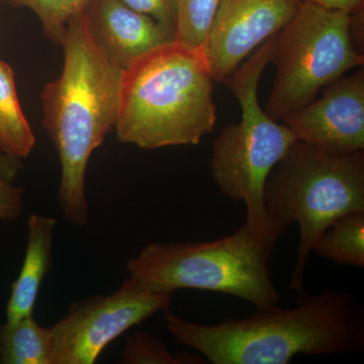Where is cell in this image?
I'll return each mask as SVG.
<instances>
[{"instance_id":"cell-5","label":"cell","mask_w":364,"mask_h":364,"mask_svg":"<svg viewBox=\"0 0 364 364\" xmlns=\"http://www.w3.org/2000/svg\"><path fill=\"white\" fill-rule=\"evenodd\" d=\"M264 203L277 236L291 223L299 224L289 289L301 293L306 260L318 236L342 215L364 212V150L330 155L296 140L267 177Z\"/></svg>"},{"instance_id":"cell-10","label":"cell","mask_w":364,"mask_h":364,"mask_svg":"<svg viewBox=\"0 0 364 364\" xmlns=\"http://www.w3.org/2000/svg\"><path fill=\"white\" fill-rule=\"evenodd\" d=\"M296 140L330 155L364 150V69L341 76L306 107L282 117Z\"/></svg>"},{"instance_id":"cell-9","label":"cell","mask_w":364,"mask_h":364,"mask_svg":"<svg viewBox=\"0 0 364 364\" xmlns=\"http://www.w3.org/2000/svg\"><path fill=\"white\" fill-rule=\"evenodd\" d=\"M303 0H221L203 52L213 78L225 80L258 46L279 33Z\"/></svg>"},{"instance_id":"cell-3","label":"cell","mask_w":364,"mask_h":364,"mask_svg":"<svg viewBox=\"0 0 364 364\" xmlns=\"http://www.w3.org/2000/svg\"><path fill=\"white\" fill-rule=\"evenodd\" d=\"M202 48L172 41L139 57L122 76L114 128L141 149L198 145L214 129V83Z\"/></svg>"},{"instance_id":"cell-2","label":"cell","mask_w":364,"mask_h":364,"mask_svg":"<svg viewBox=\"0 0 364 364\" xmlns=\"http://www.w3.org/2000/svg\"><path fill=\"white\" fill-rule=\"evenodd\" d=\"M60 46L63 68L43 90L42 124L61 164L60 210L67 222L83 226L88 222L86 169L114 128L124 70L100 51L83 13L72 16Z\"/></svg>"},{"instance_id":"cell-14","label":"cell","mask_w":364,"mask_h":364,"mask_svg":"<svg viewBox=\"0 0 364 364\" xmlns=\"http://www.w3.org/2000/svg\"><path fill=\"white\" fill-rule=\"evenodd\" d=\"M36 136L21 109L13 68L0 60V153L26 159Z\"/></svg>"},{"instance_id":"cell-12","label":"cell","mask_w":364,"mask_h":364,"mask_svg":"<svg viewBox=\"0 0 364 364\" xmlns=\"http://www.w3.org/2000/svg\"><path fill=\"white\" fill-rule=\"evenodd\" d=\"M57 221L45 215L32 214L28 222V242L23 267L11 287L6 306V321L33 315L38 294L52 267V248Z\"/></svg>"},{"instance_id":"cell-19","label":"cell","mask_w":364,"mask_h":364,"mask_svg":"<svg viewBox=\"0 0 364 364\" xmlns=\"http://www.w3.org/2000/svg\"><path fill=\"white\" fill-rule=\"evenodd\" d=\"M134 11L150 16L176 35L177 9L176 0H119Z\"/></svg>"},{"instance_id":"cell-4","label":"cell","mask_w":364,"mask_h":364,"mask_svg":"<svg viewBox=\"0 0 364 364\" xmlns=\"http://www.w3.org/2000/svg\"><path fill=\"white\" fill-rule=\"evenodd\" d=\"M275 36L224 81L240 104L239 123L228 124L213 143L210 174L222 195L247 208L245 227L254 238L273 251L280 237L268 221L264 186L273 167L296 139L284 123L261 107L258 85L272 59Z\"/></svg>"},{"instance_id":"cell-16","label":"cell","mask_w":364,"mask_h":364,"mask_svg":"<svg viewBox=\"0 0 364 364\" xmlns=\"http://www.w3.org/2000/svg\"><path fill=\"white\" fill-rule=\"evenodd\" d=\"M176 40L200 49L207 40L221 0H176Z\"/></svg>"},{"instance_id":"cell-18","label":"cell","mask_w":364,"mask_h":364,"mask_svg":"<svg viewBox=\"0 0 364 364\" xmlns=\"http://www.w3.org/2000/svg\"><path fill=\"white\" fill-rule=\"evenodd\" d=\"M122 363L126 364L184 363L182 355L173 356L168 347L150 333L136 331L126 340L122 353Z\"/></svg>"},{"instance_id":"cell-13","label":"cell","mask_w":364,"mask_h":364,"mask_svg":"<svg viewBox=\"0 0 364 364\" xmlns=\"http://www.w3.org/2000/svg\"><path fill=\"white\" fill-rule=\"evenodd\" d=\"M51 327L33 316L0 325V363L52 364Z\"/></svg>"},{"instance_id":"cell-7","label":"cell","mask_w":364,"mask_h":364,"mask_svg":"<svg viewBox=\"0 0 364 364\" xmlns=\"http://www.w3.org/2000/svg\"><path fill=\"white\" fill-rule=\"evenodd\" d=\"M351 14L301 1L291 21L275 35V78L265 112L282 121L317 98L326 86L364 64L350 36Z\"/></svg>"},{"instance_id":"cell-8","label":"cell","mask_w":364,"mask_h":364,"mask_svg":"<svg viewBox=\"0 0 364 364\" xmlns=\"http://www.w3.org/2000/svg\"><path fill=\"white\" fill-rule=\"evenodd\" d=\"M173 293L131 277L114 294L77 301L51 327L52 364H93L134 326L168 309Z\"/></svg>"},{"instance_id":"cell-6","label":"cell","mask_w":364,"mask_h":364,"mask_svg":"<svg viewBox=\"0 0 364 364\" xmlns=\"http://www.w3.org/2000/svg\"><path fill=\"white\" fill-rule=\"evenodd\" d=\"M272 253L243 225L215 241L149 244L127 268L131 277L160 291H217L264 308L279 299L267 265Z\"/></svg>"},{"instance_id":"cell-15","label":"cell","mask_w":364,"mask_h":364,"mask_svg":"<svg viewBox=\"0 0 364 364\" xmlns=\"http://www.w3.org/2000/svg\"><path fill=\"white\" fill-rule=\"evenodd\" d=\"M313 250L336 264L364 267V212L338 218L318 236Z\"/></svg>"},{"instance_id":"cell-17","label":"cell","mask_w":364,"mask_h":364,"mask_svg":"<svg viewBox=\"0 0 364 364\" xmlns=\"http://www.w3.org/2000/svg\"><path fill=\"white\" fill-rule=\"evenodd\" d=\"M16 7H28L37 14L46 37L61 45L67 23L72 16L83 13L90 0H2Z\"/></svg>"},{"instance_id":"cell-22","label":"cell","mask_w":364,"mask_h":364,"mask_svg":"<svg viewBox=\"0 0 364 364\" xmlns=\"http://www.w3.org/2000/svg\"><path fill=\"white\" fill-rule=\"evenodd\" d=\"M23 167V159L0 153V179L14 182Z\"/></svg>"},{"instance_id":"cell-21","label":"cell","mask_w":364,"mask_h":364,"mask_svg":"<svg viewBox=\"0 0 364 364\" xmlns=\"http://www.w3.org/2000/svg\"><path fill=\"white\" fill-rule=\"evenodd\" d=\"M303 1L313 2L325 9H336V11L353 14L363 9L364 0H303Z\"/></svg>"},{"instance_id":"cell-20","label":"cell","mask_w":364,"mask_h":364,"mask_svg":"<svg viewBox=\"0 0 364 364\" xmlns=\"http://www.w3.org/2000/svg\"><path fill=\"white\" fill-rule=\"evenodd\" d=\"M23 189L14 182L0 179V220L18 219L23 210Z\"/></svg>"},{"instance_id":"cell-1","label":"cell","mask_w":364,"mask_h":364,"mask_svg":"<svg viewBox=\"0 0 364 364\" xmlns=\"http://www.w3.org/2000/svg\"><path fill=\"white\" fill-rule=\"evenodd\" d=\"M177 343L214 364H287L296 355H347L364 349V309L353 294L327 289L299 293L296 306L256 308L247 318L203 325L163 311Z\"/></svg>"},{"instance_id":"cell-11","label":"cell","mask_w":364,"mask_h":364,"mask_svg":"<svg viewBox=\"0 0 364 364\" xmlns=\"http://www.w3.org/2000/svg\"><path fill=\"white\" fill-rule=\"evenodd\" d=\"M83 14L100 51L123 70L158 46L176 41L156 21L119 0H90Z\"/></svg>"}]
</instances>
